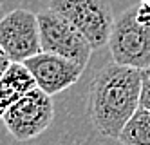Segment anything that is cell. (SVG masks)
Segmentation results:
<instances>
[{
    "instance_id": "obj_1",
    "label": "cell",
    "mask_w": 150,
    "mask_h": 145,
    "mask_svg": "<svg viewBox=\"0 0 150 145\" xmlns=\"http://www.w3.org/2000/svg\"><path fill=\"white\" fill-rule=\"evenodd\" d=\"M141 96V69L105 64L96 73L89 87L87 114L92 127L105 138L117 140L127 121L139 107Z\"/></svg>"
},
{
    "instance_id": "obj_2",
    "label": "cell",
    "mask_w": 150,
    "mask_h": 145,
    "mask_svg": "<svg viewBox=\"0 0 150 145\" xmlns=\"http://www.w3.org/2000/svg\"><path fill=\"white\" fill-rule=\"evenodd\" d=\"M109 51L114 62L145 69L150 65V4L139 2L114 18L109 36Z\"/></svg>"
},
{
    "instance_id": "obj_3",
    "label": "cell",
    "mask_w": 150,
    "mask_h": 145,
    "mask_svg": "<svg viewBox=\"0 0 150 145\" xmlns=\"http://www.w3.org/2000/svg\"><path fill=\"white\" fill-rule=\"evenodd\" d=\"M52 118L54 105L51 94L42 91L40 87H35L6 111L2 121L16 141H29L47 131Z\"/></svg>"
},
{
    "instance_id": "obj_4",
    "label": "cell",
    "mask_w": 150,
    "mask_h": 145,
    "mask_svg": "<svg viewBox=\"0 0 150 145\" xmlns=\"http://www.w3.org/2000/svg\"><path fill=\"white\" fill-rule=\"evenodd\" d=\"M49 7L80 29L94 49L107 46L116 18L109 0H49Z\"/></svg>"
},
{
    "instance_id": "obj_5",
    "label": "cell",
    "mask_w": 150,
    "mask_h": 145,
    "mask_svg": "<svg viewBox=\"0 0 150 145\" xmlns=\"http://www.w3.org/2000/svg\"><path fill=\"white\" fill-rule=\"evenodd\" d=\"M38 26H40V44L44 53L60 54L71 60H76L83 65L89 64V58L94 51L91 42L85 35L76 29L67 18H63L60 13L47 11L38 13Z\"/></svg>"
},
{
    "instance_id": "obj_6",
    "label": "cell",
    "mask_w": 150,
    "mask_h": 145,
    "mask_svg": "<svg viewBox=\"0 0 150 145\" xmlns=\"http://www.w3.org/2000/svg\"><path fill=\"white\" fill-rule=\"evenodd\" d=\"M0 46L13 62H25L42 53L38 13L13 9L0 20Z\"/></svg>"
},
{
    "instance_id": "obj_7",
    "label": "cell",
    "mask_w": 150,
    "mask_h": 145,
    "mask_svg": "<svg viewBox=\"0 0 150 145\" xmlns=\"http://www.w3.org/2000/svg\"><path fill=\"white\" fill-rule=\"evenodd\" d=\"M24 64L33 74L36 87L51 96L72 87L85 71V65L76 60L44 51L27 58Z\"/></svg>"
},
{
    "instance_id": "obj_8",
    "label": "cell",
    "mask_w": 150,
    "mask_h": 145,
    "mask_svg": "<svg viewBox=\"0 0 150 145\" xmlns=\"http://www.w3.org/2000/svg\"><path fill=\"white\" fill-rule=\"evenodd\" d=\"M36 87V82L24 62H13L0 76V120L16 100Z\"/></svg>"
},
{
    "instance_id": "obj_9",
    "label": "cell",
    "mask_w": 150,
    "mask_h": 145,
    "mask_svg": "<svg viewBox=\"0 0 150 145\" xmlns=\"http://www.w3.org/2000/svg\"><path fill=\"white\" fill-rule=\"evenodd\" d=\"M117 141L121 145H150V109L139 105L123 127Z\"/></svg>"
},
{
    "instance_id": "obj_10",
    "label": "cell",
    "mask_w": 150,
    "mask_h": 145,
    "mask_svg": "<svg viewBox=\"0 0 150 145\" xmlns=\"http://www.w3.org/2000/svg\"><path fill=\"white\" fill-rule=\"evenodd\" d=\"M139 105L150 109V65L141 69V96H139Z\"/></svg>"
},
{
    "instance_id": "obj_11",
    "label": "cell",
    "mask_w": 150,
    "mask_h": 145,
    "mask_svg": "<svg viewBox=\"0 0 150 145\" xmlns=\"http://www.w3.org/2000/svg\"><path fill=\"white\" fill-rule=\"evenodd\" d=\"M13 64V60L9 58V54L4 51V47L0 46V76H2L7 69H9V65Z\"/></svg>"
},
{
    "instance_id": "obj_12",
    "label": "cell",
    "mask_w": 150,
    "mask_h": 145,
    "mask_svg": "<svg viewBox=\"0 0 150 145\" xmlns=\"http://www.w3.org/2000/svg\"><path fill=\"white\" fill-rule=\"evenodd\" d=\"M141 2H146V4H150V0H141Z\"/></svg>"
}]
</instances>
